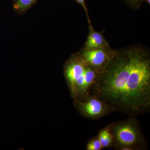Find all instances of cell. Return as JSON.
Listing matches in <instances>:
<instances>
[{"label": "cell", "instance_id": "277c9868", "mask_svg": "<svg viewBox=\"0 0 150 150\" xmlns=\"http://www.w3.org/2000/svg\"><path fill=\"white\" fill-rule=\"evenodd\" d=\"M74 105L81 115L89 119H98L113 112L105 103L90 93L75 99Z\"/></svg>", "mask_w": 150, "mask_h": 150}, {"label": "cell", "instance_id": "8992f818", "mask_svg": "<svg viewBox=\"0 0 150 150\" xmlns=\"http://www.w3.org/2000/svg\"><path fill=\"white\" fill-rule=\"evenodd\" d=\"M89 33L83 48L92 49L102 48L109 45L102 32L94 29L93 25H89Z\"/></svg>", "mask_w": 150, "mask_h": 150}, {"label": "cell", "instance_id": "7c38bea8", "mask_svg": "<svg viewBox=\"0 0 150 150\" xmlns=\"http://www.w3.org/2000/svg\"><path fill=\"white\" fill-rule=\"evenodd\" d=\"M143 1L146 2L147 3H148V4H149V5H150V0H143Z\"/></svg>", "mask_w": 150, "mask_h": 150}, {"label": "cell", "instance_id": "30bf717a", "mask_svg": "<svg viewBox=\"0 0 150 150\" xmlns=\"http://www.w3.org/2000/svg\"><path fill=\"white\" fill-rule=\"evenodd\" d=\"M126 5L129 8L134 10H138L141 7L143 0H123Z\"/></svg>", "mask_w": 150, "mask_h": 150}, {"label": "cell", "instance_id": "8fae6325", "mask_svg": "<svg viewBox=\"0 0 150 150\" xmlns=\"http://www.w3.org/2000/svg\"><path fill=\"white\" fill-rule=\"evenodd\" d=\"M78 4H80L83 8L85 12L87 17L88 20L89 25H92L91 24V22L89 16L88 11L87 8L86 6L85 0H75Z\"/></svg>", "mask_w": 150, "mask_h": 150}, {"label": "cell", "instance_id": "ba28073f", "mask_svg": "<svg viewBox=\"0 0 150 150\" xmlns=\"http://www.w3.org/2000/svg\"><path fill=\"white\" fill-rule=\"evenodd\" d=\"M103 148H107L114 146L113 137L110 128L108 126L100 131L97 136Z\"/></svg>", "mask_w": 150, "mask_h": 150}, {"label": "cell", "instance_id": "7a4b0ae2", "mask_svg": "<svg viewBox=\"0 0 150 150\" xmlns=\"http://www.w3.org/2000/svg\"><path fill=\"white\" fill-rule=\"evenodd\" d=\"M98 72L86 64L77 54H73L66 62L64 74L71 95L76 99L88 93Z\"/></svg>", "mask_w": 150, "mask_h": 150}, {"label": "cell", "instance_id": "3957f363", "mask_svg": "<svg viewBox=\"0 0 150 150\" xmlns=\"http://www.w3.org/2000/svg\"><path fill=\"white\" fill-rule=\"evenodd\" d=\"M113 137L114 146L121 150H132L146 146V142L139 122L130 118L109 125Z\"/></svg>", "mask_w": 150, "mask_h": 150}, {"label": "cell", "instance_id": "6da1fadb", "mask_svg": "<svg viewBox=\"0 0 150 150\" xmlns=\"http://www.w3.org/2000/svg\"><path fill=\"white\" fill-rule=\"evenodd\" d=\"M113 111L139 115L150 108V51L142 44L113 49L89 91Z\"/></svg>", "mask_w": 150, "mask_h": 150}, {"label": "cell", "instance_id": "9c48e42d", "mask_svg": "<svg viewBox=\"0 0 150 150\" xmlns=\"http://www.w3.org/2000/svg\"><path fill=\"white\" fill-rule=\"evenodd\" d=\"M87 150H100L103 149L98 137L92 138L87 144Z\"/></svg>", "mask_w": 150, "mask_h": 150}, {"label": "cell", "instance_id": "5b68a950", "mask_svg": "<svg viewBox=\"0 0 150 150\" xmlns=\"http://www.w3.org/2000/svg\"><path fill=\"white\" fill-rule=\"evenodd\" d=\"M113 51V49L108 45L96 49H87L83 48L76 54L86 64L93 67L99 73L108 63Z\"/></svg>", "mask_w": 150, "mask_h": 150}, {"label": "cell", "instance_id": "52a82bcc", "mask_svg": "<svg viewBox=\"0 0 150 150\" xmlns=\"http://www.w3.org/2000/svg\"><path fill=\"white\" fill-rule=\"evenodd\" d=\"M38 0H13L12 5L14 10L18 15L26 13L35 4Z\"/></svg>", "mask_w": 150, "mask_h": 150}]
</instances>
